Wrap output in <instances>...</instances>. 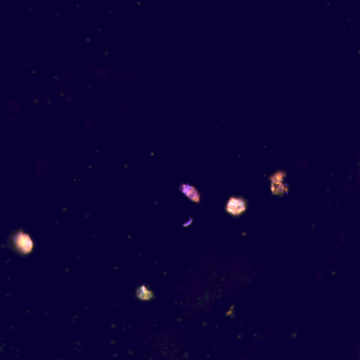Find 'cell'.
<instances>
[{
    "mask_svg": "<svg viewBox=\"0 0 360 360\" xmlns=\"http://www.w3.org/2000/svg\"><path fill=\"white\" fill-rule=\"evenodd\" d=\"M136 296L140 300L149 301L153 297V292L145 285L140 286L136 290Z\"/></svg>",
    "mask_w": 360,
    "mask_h": 360,
    "instance_id": "4",
    "label": "cell"
},
{
    "mask_svg": "<svg viewBox=\"0 0 360 360\" xmlns=\"http://www.w3.org/2000/svg\"><path fill=\"white\" fill-rule=\"evenodd\" d=\"M180 191L186 195L189 200L195 202V203H199L200 202V193L195 187H193L191 184H182L180 186Z\"/></svg>",
    "mask_w": 360,
    "mask_h": 360,
    "instance_id": "2",
    "label": "cell"
},
{
    "mask_svg": "<svg viewBox=\"0 0 360 360\" xmlns=\"http://www.w3.org/2000/svg\"><path fill=\"white\" fill-rule=\"evenodd\" d=\"M244 210L243 202L239 199H231L227 204V212L233 214H239Z\"/></svg>",
    "mask_w": 360,
    "mask_h": 360,
    "instance_id": "3",
    "label": "cell"
},
{
    "mask_svg": "<svg viewBox=\"0 0 360 360\" xmlns=\"http://www.w3.org/2000/svg\"><path fill=\"white\" fill-rule=\"evenodd\" d=\"M12 243L15 250L22 255H29L34 248V243H33L30 236L22 231L14 233L12 237Z\"/></svg>",
    "mask_w": 360,
    "mask_h": 360,
    "instance_id": "1",
    "label": "cell"
}]
</instances>
